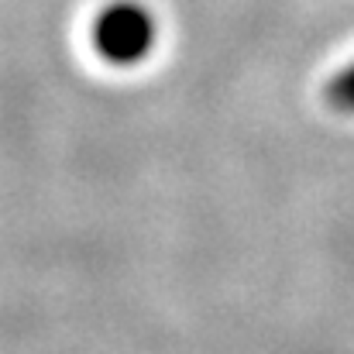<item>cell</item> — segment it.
<instances>
[{
    "mask_svg": "<svg viewBox=\"0 0 354 354\" xmlns=\"http://www.w3.org/2000/svg\"><path fill=\"white\" fill-rule=\"evenodd\" d=\"M327 97H330V104H334L337 111H354V66H348V69L330 83Z\"/></svg>",
    "mask_w": 354,
    "mask_h": 354,
    "instance_id": "cell-2",
    "label": "cell"
},
{
    "mask_svg": "<svg viewBox=\"0 0 354 354\" xmlns=\"http://www.w3.org/2000/svg\"><path fill=\"white\" fill-rule=\"evenodd\" d=\"M155 41V24L145 7L138 3H114L93 24V45L107 62L131 66L148 55Z\"/></svg>",
    "mask_w": 354,
    "mask_h": 354,
    "instance_id": "cell-1",
    "label": "cell"
}]
</instances>
